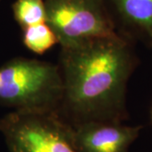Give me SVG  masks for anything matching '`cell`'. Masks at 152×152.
<instances>
[{
	"mask_svg": "<svg viewBox=\"0 0 152 152\" xmlns=\"http://www.w3.org/2000/svg\"><path fill=\"white\" fill-rule=\"evenodd\" d=\"M63 98L58 115L71 126L91 121L122 123L137 57L129 37L118 31L62 48Z\"/></svg>",
	"mask_w": 152,
	"mask_h": 152,
	"instance_id": "obj_1",
	"label": "cell"
},
{
	"mask_svg": "<svg viewBox=\"0 0 152 152\" xmlns=\"http://www.w3.org/2000/svg\"><path fill=\"white\" fill-rule=\"evenodd\" d=\"M63 81L59 67L15 58L0 66V104L19 112L59 113Z\"/></svg>",
	"mask_w": 152,
	"mask_h": 152,
	"instance_id": "obj_2",
	"label": "cell"
},
{
	"mask_svg": "<svg viewBox=\"0 0 152 152\" xmlns=\"http://www.w3.org/2000/svg\"><path fill=\"white\" fill-rule=\"evenodd\" d=\"M10 152H77L72 127L55 113L14 111L0 118Z\"/></svg>",
	"mask_w": 152,
	"mask_h": 152,
	"instance_id": "obj_3",
	"label": "cell"
},
{
	"mask_svg": "<svg viewBox=\"0 0 152 152\" xmlns=\"http://www.w3.org/2000/svg\"><path fill=\"white\" fill-rule=\"evenodd\" d=\"M45 6L61 48L117 32L105 0H45Z\"/></svg>",
	"mask_w": 152,
	"mask_h": 152,
	"instance_id": "obj_4",
	"label": "cell"
},
{
	"mask_svg": "<svg viewBox=\"0 0 152 152\" xmlns=\"http://www.w3.org/2000/svg\"><path fill=\"white\" fill-rule=\"evenodd\" d=\"M71 127L77 152H129L142 129L108 121H91Z\"/></svg>",
	"mask_w": 152,
	"mask_h": 152,
	"instance_id": "obj_5",
	"label": "cell"
},
{
	"mask_svg": "<svg viewBox=\"0 0 152 152\" xmlns=\"http://www.w3.org/2000/svg\"><path fill=\"white\" fill-rule=\"evenodd\" d=\"M123 26L152 44V0H110Z\"/></svg>",
	"mask_w": 152,
	"mask_h": 152,
	"instance_id": "obj_6",
	"label": "cell"
},
{
	"mask_svg": "<svg viewBox=\"0 0 152 152\" xmlns=\"http://www.w3.org/2000/svg\"><path fill=\"white\" fill-rule=\"evenodd\" d=\"M22 31L23 43L36 54H43L54 45L58 44L56 34L47 22L28 26Z\"/></svg>",
	"mask_w": 152,
	"mask_h": 152,
	"instance_id": "obj_7",
	"label": "cell"
},
{
	"mask_svg": "<svg viewBox=\"0 0 152 152\" xmlns=\"http://www.w3.org/2000/svg\"><path fill=\"white\" fill-rule=\"evenodd\" d=\"M12 9L21 29L47 22L45 0H16Z\"/></svg>",
	"mask_w": 152,
	"mask_h": 152,
	"instance_id": "obj_8",
	"label": "cell"
},
{
	"mask_svg": "<svg viewBox=\"0 0 152 152\" xmlns=\"http://www.w3.org/2000/svg\"><path fill=\"white\" fill-rule=\"evenodd\" d=\"M151 118H152V117H151Z\"/></svg>",
	"mask_w": 152,
	"mask_h": 152,
	"instance_id": "obj_9",
	"label": "cell"
}]
</instances>
